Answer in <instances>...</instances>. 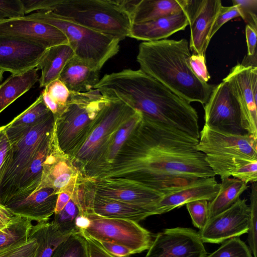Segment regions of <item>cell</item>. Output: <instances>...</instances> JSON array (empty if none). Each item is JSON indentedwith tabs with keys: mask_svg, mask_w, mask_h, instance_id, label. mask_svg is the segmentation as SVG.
<instances>
[{
	"mask_svg": "<svg viewBox=\"0 0 257 257\" xmlns=\"http://www.w3.org/2000/svg\"><path fill=\"white\" fill-rule=\"evenodd\" d=\"M198 141L143 117L113 162L93 178L127 179L163 194L173 192L215 176Z\"/></svg>",
	"mask_w": 257,
	"mask_h": 257,
	"instance_id": "cell-1",
	"label": "cell"
},
{
	"mask_svg": "<svg viewBox=\"0 0 257 257\" xmlns=\"http://www.w3.org/2000/svg\"><path fill=\"white\" fill-rule=\"evenodd\" d=\"M103 97L123 102L145 118L199 140L196 110L141 69H126L104 75L94 86Z\"/></svg>",
	"mask_w": 257,
	"mask_h": 257,
	"instance_id": "cell-2",
	"label": "cell"
},
{
	"mask_svg": "<svg viewBox=\"0 0 257 257\" xmlns=\"http://www.w3.org/2000/svg\"><path fill=\"white\" fill-rule=\"evenodd\" d=\"M191 55L186 39H163L141 43L137 61L140 69L180 97L204 105L215 85L193 73L189 63Z\"/></svg>",
	"mask_w": 257,
	"mask_h": 257,
	"instance_id": "cell-3",
	"label": "cell"
},
{
	"mask_svg": "<svg viewBox=\"0 0 257 257\" xmlns=\"http://www.w3.org/2000/svg\"><path fill=\"white\" fill-rule=\"evenodd\" d=\"M29 13L50 12L58 18L118 39L130 37L133 25L121 1L28 0Z\"/></svg>",
	"mask_w": 257,
	"mask_h": 257,
	"instance_id": "cell-4",
	"label": "cell"
},
{
	"mask_svg": "<svg viewBox=\"0 0 257 257\" xmlns=\"http://www.w3.org/2000/svg\"><path fill=\"white\" fill-rule=\"evenodd\" d=\"M136 111L122 101L108 99L82 144L68 157L82 177L88 179L97 172L114 135Z\"/></svg>",
	"mask_w": 257,
	"mask_h": 257,
	"instance_id": "cell-5",
	"label": "cell"
},
{
	"mask_svg": "<svg viewBox=\"0 0 257 257\" xmlns=\"http://www.w3.org/2000/svg\"><path fill=\"white\" fill-rule=\"evenodd\" d=\"M108 100L96 89L83 92L70 91L63 110L55 118L57 144L62 154L68 158L78 149Z\"/></svg>",
	"mask_w": 257,
	"mask_h": 257,
	"instance_id": "cell-6",
	"label": "cell"
},
{
	"mask_svg": "<svg viewBox=\"0 0 257 257\" xmlns=\"http://www.w3.org/2000/svg\"><path fill=\"white\" fill-rule=\"evenodd\" d=\"M197 149L215 175L221 180L230 177L238 168L257 161V137L225 134L204 125Z\"/></svg>",
	"mask_w": 257,
	"mask_h": 257,
	"instance_id": "cell-7",
	"label": "cell"
},
{
	"mask_svg": "<svg viewBox=\"0 0 257 257\" xmlns=\"http://www.w3.org/2000/svg\"><path fill=\"white\" fill-rule=\"evenodd\" d=\"M53 26L66 36L75 56L92 69L100 71L119 50L120 41L61 19L50 12H36L25 16Z\"/></svg>",
	"mask_w": 257,
	"mask_h": 257,
	"instance_id": "cell-8",
	"label": "cell"
},
{
	"mask_svg": "<svg viewBox=\"0 0 257 257\" xmlns=\"http://www.w3.org/2000/svg\"><path fill=\"white\" fill-rule=\"evenodd\" d=\"M55 124L53 114L33 126L23 137L11 144L0 173V203L6 205L14 197L20 181Z\"/></svg>",
	"mask_w": 257,
	"mask_h": 257,
	"instance_id": "cell-9",
	"label": "cell"
},
{
	"mask_svg": "<svg viewBox=\"0 0 257 257\" xmlns=\"http://www.w3.org/2000/svg\"><path fill=\"white\" fill-rule=\"evenodd\" d=\"M86 216L89 220L88 225L80 232L98 242L121 245L136 254L148 250L153 241L152 233L138 222L104 218L92 213Z\"/></svg>",
	"mask_w": 257,
	"mask_h": 257,
	"instance_id": "cell-10",
	"label": "cell"
},
{
	"mask_svg": "<svg viewBox=\"0 0 257 257\" xmlns=\"http://www.w3.org/2000/svg\"><path fill=\"white\" fill-rule=\"evenodd\" d=\"M204 125L219 132L244 135L240 103L231 86L225 81L215 85L204 104Z\"/></svg>",
	"mask_w": 257,
	"mask_h": 257,
	"instance_id": "cell-11",
	"label": "cell"
},
{
	"mask_svg": "<svg viewBox=\"0 0 257 257\" xmlns=\"http://www.w3.org/2000/svg\"><path fill=\"white\" fill-rule=\"evenodd\" d=\"M97 195L149 210L154 215L163 194L132 180L120 178L84 179Z\"/></svg>",
	"mask_w": 257,
	"mask_h": 257,
	"instance_id": "cell-12",
	"label": "cell"
},
{
	"mask_svg": "<svg viewBox=\"0 0 257 257\" xmlns=\"http://www.w3.org/2000/svg\"><path fill=\"white\" fill-rule=\"evenodd\" d=\"M207 251L195 230L177 227L166 228L153 239L144 257H206Z\"/></svg>",
	"mask_w": 257,
	"mask_h": 257,
	"instance_id": "cell-13",
	"label": "cell"
},
{
	"mask_svg": "<svg viewBox=\"0 0 257 257\" xmlns=\"http://www.w3.org/2000/svg\"><path fill=\"white\" fill-rule=\"evenodd\" d=\"M249 217L246 200L240 198L227 210L209 219L198 233L203 243H222L247 233Z\"/></svg>",
	"mask_w": 257,
	"mask_h": 257,
	"instance_id": "cell-14",
	"label": "cell"
},
{
	"mask_svg": "<svg viewBox=\"0 0 257 257\" xmlns=\"http://www.w3.org/2000/svg\"><path fill=\"white\" fill-rule=\"evenodd\" d=\"M222 6L220 0H183V10L190 28L189 49L193 54L205 55L213 25Z\"/></svg>",
	"mask_w": 257,
	"mask_h": 257,
	"instance_id": "cell-15",
	"label": "cell"
},
{
	"mask_svg": "<svg viewBox=\"0 0 257 257\" xmlns=\"http://www.w3.org/2000/svg\"><path fill=\"white\" fill-rule=\"evenodd\" d=\"M0 37L21 40L46 49L68 44L67 37L59 29L25 16L0 22Z\"/></svg>",
	"mask_w": 257,
	"mask_h": 257,
	"instance_id": "cell-16",
	"label": "cell"
},
{
	"mask_svg": "<svg viewBox=\"0 0 257 257\" xmlns=\"http://www.w3.org/2000/svg\"><path fill=\"white\" fill-rule=\"evenodd\" d=\"M257 67L238 64L223 79L231 86L241 106L242 126L249 134L257 137V95L253 92V78Z\"/></svg>",
	"mask_w": 257,
	"mask_h": 257,
	"instance_id": "cell-17",
	"label": "cell"
},
{
	"mask_svg": "<svg viewBox=\"0 0 257 257\" xmlns=\"http://www.w3.org/2000/svg\"><path fill=\"white\" fill-rule=\"evenodd\" d=\"M47 50L21 40L0 37V70L20 74L36 68Z\"/></svg>",
	"mask_w": 257,
	"mask_h": 257,
	"instance_id": "cell-18",
	"label": "cell"
},
{
	"mask_svg": "<svg viewBox=\"0 0 257 257\" xmlns=\"http://www.w3.org/2000/svg\"><path fill=\"white\" fill-rule=\"evenodd\" d=\"M80 176L68 157L61 152L55 139L52 137L49 152L43 165L41 181L34 193L41 189L51 187L58 194L80 178Z\"/></svg>",
	"mask_w": 257,
	"mask_h": 257,
	"instance_id": "cell-19",
	"label": "cell"
},
{
	"mask_svg": "<svg viewBox=\"0 0 257 257\" xmlns=\"http://www.w3.org/2000/svg\"><path fill=\"white\" fill-rule=\"evenodd\" d=\"M83 182L86 215L92 213L102 217L126 219L138 223L153 215L152 212L146 208L100 196L95 194L84 181Z\"/></svg>",
	"mask_w": 257,
	"mask_h": 257,
	"instance_id": "cell-20",
	"label": "cell"
},
{
	"mask_svg": "<svg viewBox=\"0 0 257 257\" xmlns=\"http://www.w3.org/2000/svg\"><path fill=\"white\" fill-rule=\"evenodd\" d=\"M220 184L215 177L199 179L179 190L164 194L157 203L154 215L162 214L197 200H212L217 195Z\"/></svg>",
	"mask_w": 257,
	"mask_h": 257,
	"instance_id": "cell-21",
	"label": "cell"
},
{
	"mask_svg": "<svg viewBox=\"0 0 257 257\" xmlns=\"http://www.w3.org/2000/svg\"><path fill=\"white\" fill-rule=\"evenodd\" d=\"M57 197L54 189L47 187L6 206L15 215L37 223L46 222L55 213Z\"/></svg>",
	"mask_w": 257,
	"mask_h": 257,
	"instance_id": "cell-22",
	"label": "cell"
},
{
	"mask_svg": "<svg viewBox=\"0 0 257 257\" xmlns=\"http://www.w3.org/2000/svg\"><path fill=\"white\" fill-rule=\"evenodd\" d=\"M189 25L184 11L155 20L133 24L130 38L143 42L166 39L178 31L184 30Z\"/></svg>",
	"mask_w": 257,
	"mask_h": 257,
	"instance_id": "cell-23",
	"label": "cell"
},
{
	"mask_svg": "<svg viewBox=\"0 0 257 257\" xmlns=\"http://www.w3.org/2000/svg\"><path fill=\"white\" fill-rule=\"evenodd\" d=\"M133 24L165 17L183 11V0H123Z\"/></svg>",
	"mask_w": 257,
	"mask_h": 257,
	"instance_id": "cell-24",
	"label": "cell"
},
{
	"mask_svg": "<svg viewBox=\"0 0 257 257\" xmlns=\"http://www.w3.org/2000/svg\"><path fill=\"white\" fill-rule=\"evenodd\" d=\"M99 72L74 56L66 63L59 79L70 91L87 92L93 89L100 80Z\"/></svg>",
	"mask_w": 257,
	"mask_h": 257,
	"instance_id": "cell-25",
	"label": "cell"
},
{
	"mask_svg": "<svg viewBox=\"0 0 257 257\" xmlns=\"http://www.w3.org/2000/svg\"><path fill=\"white\" fill-rule=\"evenodd\" d=\"M53 114L44 104L42 95L26 109L5 125L11 145L23 137L31 128Z\"/></svg>",
	"mask_w": 257,
	"mask_h": 257,
	"instance_id": "cell-26",
	"label": "cell"
},
{
	"mask_svg": "<svg viewBox=\"0 0 257 257\" xmlns=\"http://www.w3.org/2000/svg\"><path fill=\"white\" fill-rule=\"evenodd\" d=\"M52 132L53 131L43 142L34 159L22 177L14 197L8 204L27 197L33 194L38 187L41 179L43 165L51 147Z\"/></svg>",
	"mask_w": 257,
	"mask_h": 257,
	"instance_id": "cell-27",
	"label": "cell"
},
{
	"mask_svg": "<svg viewBox=\"0 0 257 257\" xmlns=\"http://www.w3.org/2000/svg\"><path fill=\"white\" fill-rule=\"evenodd\" d=\"M75 56L69 44H62L47 49L37 69L41 70L39 79L40 87H45L51 82L59 78L66 63Z\"/></svg>",
	"mask_w": 257,
	"mask_h": 257,
	"instance_id": "cell-28",
	"label": "cell"
},
{
	"mask_svg": "<svg viewBox=\"0 0 257 257\" xmlns=\"http://www.w3.org/2000/svg\"><path fill=\"white\" fill-rule=\"evenodd\" d=\"M34 68L20 74H11L0 84V113L29 90L39 79Z\"/></svg>",
	"mask_w": 257,
	"mask_h": 257,
	"instance_id": "cell-29",
	"label": "cell"
},
{
	"mask_svg": "<svg viewBox=\"0 0 257 257\" xmlns=\"http://www.w3.org/2000/svg\"><path fill=\"white\" fill-rule=\"evenodd\" d=\"M220 188L216 196L208 201V219L227 210L239 199L247 189V184L234 178L221 180Z\"/></svg>",
	"mask_w": 257,
	"mask_h": 257,
	"instance_id": "cell-30",
	"label": "cell"
},
{
	"mask_svg": "<svg viewBox=\"0 0 257 257\" xmlns=\"http://www.w3.org/2000/svg\"><path fill=\"white\" fill-rule=\"evenodd\" d=\"M70 234L61 232L48 221L33 225L30 235L39 244L36 257H51L57 246Z\"/></svg>",
	"mask_w": 257,
	"mask_h": 257,
	"instance_id": "cell-31",
	"label": "cell"
},
{
	"mask_svg": "<svg viewBox=\"0 0 257 257\" xmlns=\"http://www.w3.org/2000/svg\"><path fill=\"white\" fill-rule=\"evenodd\" d=\"M142 118L143 116L141 113L136 110L132 117L118 130L107 148L100 167L94 175L90 178L94 177L110 166L122 146L141 121Z\"/></svg>",
	"mask_w": 257,
	"mask_h": 257,
	"instance_id": "cell-32",
	"label": "cell"
},
{
	"mask_svg": "<svg viewBox=\"0 0 257 257\" xmlns=\"http://www.w3.org/2000/svg\"><path fill=\"white\" fill-rule=\"evenodd\" d=\"M32 221L16 215L13 221L0 231V249L29 238Z\"/></svg>",
	"mask_w": 257,
	"mask_h": 257,
	"instance_id": "cell-33",
	"label": "cell"
},
{
	"mask_svg": "<svg viewBox=\"0 0 257 257\" xmlns=\"http://www.w3.org/2000/svg\"><path fill=\"white\" fill-rule=\"evenodd\" d=\"M51 257H89L83 234L78 231L70 234L57 246Z\"/></svg>",
	"mask_w": 257,
	"mask_h": 257,
	"instance_id": "cell-34",
	"label": "cell"
},
{
	"mask_svg": "<svg viewBox=\"0 0 257 257\" xmlns=\"http://www.w3.org/2000/svg\"><path fill=\"white\" fill-rule=\"evenodd\" d=\"M79 214L77 206L71 199L61 211L54 214L51 222L61 232L71 234L78 232L76 227V219Z\"/></svg>",
	"mask_w": 257,
	"mask_h": 257,
	"instance_id": "cell-35",
	"label": "cell"
},
{
	"mask_svg": "<svg viewBox=\"0 0 257 257\" xmlns=\"http://www.w3.org/2000/svg\"><path fill=\"white\" fill-rule=\"evenodd\" d=\"M207 257H253L249 247L239 237L223 242Z\"/></svg>",
	"mask_w": 257,
	"mask_h": 257,
	"instance_id": "cell-36",
	"label": "cell"
},
{
	"mask_svg": "<svg viewBox=\"0 0 257 257\" xmlns=\"http://www.w3.org/2000/svg\"><path fill=\"white\" fill-rule=\"evenodd\" d=\"M39 244L35 238H29L0 249V257H36Z\"/></svg>",
	"mask_w": 257,
	"mask_h": 257,
	"instance_id": "cell-37",
	"label": "cell"
},
{
	"mask_svg": "<svg viewBox=\"0 0 257 257\" xmlns=\"http://www.w3.org/2000/svg\"><path fill=\"white\" fill-rule=\"evenodd\" d=\"M250 217L247 241L253 257H257V183L253 182L249 196Z\"/></svg>",
	"mask_w": 257,
	"mask_h": 257,
	"instance_id": "cell-38",
	"label": "cell"
},
{
	"mask_svg": "<svg viewBox=\"0 0 257 257\" xmlns=\"http://www.w3.org/2000/svg\"><path fill=\"white\" fill-rule=\"evenodd\" d=\"M43 90L50 99L58 105L61 113L70 95V91L66 85L59 79H57L44 87Z\"/></svg>",
	"mask_w": 257,
	"mask_h": 257,
	"instance_id": "cell-39",
	"label": "cell"
},
{
	"mask_svg": "<svg viewBox=\"0 0 257 257\" xmlns=\"http://www.w3.org/2000/svg\"><path fill=\"white\" fill-rule=\"evenodd\" d=\"M208 204L206 200H197L185 204L194 226L199 229L208 220Z\"/></svg>",
	"mask_w": 257,
	"mask_h": 257,
	"instance_id": "cell-40",
	"label": "cell"
},
{
	"mask_svg": "<svg viewBox=\"0 0 257 257\" xmlns=\"http://www.w3.org/2000/svg\"><path fill=\"white\" fill-rule=\"evenodd\" d=\"M232 2L246 25L257 31V0H232Z\"/></svg>",
	"mask_w": 257,
	"mask_h": 257,
	"instance_id": "cell-41",
	"label": "cell"
},
{
	"mask_svg": "<svg viewBox=\"0 0 257 257\" xmlns=\"http://www.w3.org/2000/svg\"><path fill=\"white\" fill-rule=\"evenodd\" d=\"M25 16L22 0H0V22Z\"/></svg>",
	"mask_w": 257,
	"mask_h": 257,
	"instance_id": "cell-42",
	"label": "cell"
},
{
	"mask_svg": "<svg viewBox=\"0 0 257 257\" xmlns=\"http://www.w3.org/2000/svg\"><path fill=\"white\" fill-rule=\"evenodd\" d=\"M240 17L237 7L235 6L230 7L222 6L215 19L210 33L211 38L218 30L227 22L230 20Z\"/></svg>",
	"mask_w": 257,
	"mask_h": 257,
	"instance_id": "cell-43",
	"label": "cell"
},
{
	"mask_svg": "<svg viewBox=\"0 0 257 257\" xmlns=\"http://www.w3.org/2000/svg\"><path fill=\"white\" fill-rule=\"evenodd\" d=\"M189 63L192 71L197 77L207 83L210 76L206 65L205 55L193 54L189 58Z\"/></svg>",
	"mask_w": 257,
	"mask_h": 257,
	"instance_id": "cell-44",
	"label": "cell"
},
{
	"mask_svg": "<svg viewBox=\"0 0 257 257\" xmlns=\"http://www.w3.org/2000/svg\"><path fill=\"white\" fill-rule=\"evenodd\" d=\"M231 176L246 184L256 182L257 161L250 162L240 167L232 174Z\"/></svg>",
	"mask_w": 257,
	"mask_h": 257,
	"instance_id": "cell-45",
	"label": "cell"
},
{
	"mask_svg": "<svg viewBox=\"0 0 257 257\" xmlns=\"http://www.w3.org/2000/svg\"><path fill=\"white\" fill-rule=\"evenodd\" d=\"M83 235L86 239L89 257H115L104 249L97 241L87 235Z\"/></svg>",
	"mask_w": 257,
	"mask_h": 257,
	"instance_id": "cell-46",
	"label": "cell"
},
{
	"mask_svg": "<svg viewBox=\"0 0 257 257\" xmlns=\"http://www.w3.org/2000/svg\"><path fill=\"white\" fill-rule=\"evenodd\" d=\"M98 242L108 252L115 257H130L131 255L133 254L130 249L124 246L108 242L100 241Z\"/></svg>",
	"mask_w": 257,
	"mask_h": 257,
	"instance_id": "cell-47",
	"label": "cell"
},
{
	"mask_svg": "<svg viewBox=\"0 0 257 257\" xmlns=\"http://www.w3.org/2000/svg\"><path fill=\"white\" fill-rule=\"evenodd\" d=\"M11 147V143L6 133L5 125L0 126V173Z\"/></svg>",
	"mask_w": 257,
	"mask_h": 257,
	"instance_id": "cell-48",
	"label": "cell"
},
{
	"mask_svg": "<svg viewBox=\"0 0 257 257\" xmlns=\"http://www.w3.org/2000/svg\"><path fill=\"white\" fill-rule=\"evenodd\" d=\"M245 36L247 47V56H256V37L257 31L254 30L248 25L245 27Z\"/></svg>",
	"mask_w": 257,
	"mask_h": 257,
	"instance_id": "cell-49",
	"label": "cell"
},
{
	"mask_svg": "<svg viewBox=\"0 0 257 257\" xmlns=\"http://www.w3.org/2000/svg\"><path fill=\"white\" fill-rule=\"evenodd\" d=\"M15 215L9 208L0 203V231L5 229L14 219Z\"/></svg>",
	"mask_w": 257,
	"mask_h": 257,
	"instance_id": "cell-50",
	"label": "cell"
},
{
	"mask_svg": "<svg viewBox=\"0 0 257 257\" xmlns=\"http://www.w3.org/2000/svg\"><path fill=\"white\" fill-rule=\"evenodd\" d=\"M4 72L0 70V84L2 83V80L3 79V74Z\"/></svg>",
	"mask_w": 257,
	"mask_h": 257,
	"instance_id": "cell-51",
	"label": "cell"
}]
</instances>
